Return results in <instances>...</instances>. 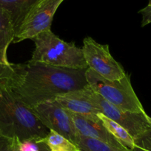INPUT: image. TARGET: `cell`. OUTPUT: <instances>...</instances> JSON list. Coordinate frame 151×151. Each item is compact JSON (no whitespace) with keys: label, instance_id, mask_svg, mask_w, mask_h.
I'll use <instances>...</instances> for the list:
<instances>
[{"label":"cell","instance_id":"obj_13","mask_svg":"<svg viewBox=\"0 0 151 151\" xmlns=\"http://www.w3.org/2000/svg\"><path fill=\"white\" fill-rule=\"evenodd\" d=\"M98 116H99V119L102 121L105 128L107 130L110 134H112L118 142H120L129 150L132 151L133 150L135 146L134 139L132 137V136L129 134L127 130L124 129L119 124L114 122L110 118L107 117L102 114L99 113L98 114Z\"/></svg>","mask_w":151,"mask_h":151},{"label":"cell","instance_id":"obj_9","mask_svg":"<svg viewBox=\"0 0 151 151\" xmlns=\"http://www.w3.org/2000/svg\"><path fill=\"white\" fill-rule=\"evenodd\" d=\"M70 113L78 135L99 140L120 150L130 151L108 132L98 115L89 116Z\"/></svg>","mask_w":151,"mask_h":151},{"label":"cell","instance_id":"obj_17","mask_svg":"<svg viewBox=\"0 0 151 151\" xmlns=\"http://www.w3.org/2000/svg\"><path fill=\"white\" fill-rule=\"evenodd\" d=\"M41 139H32L20 141L18 139H14L13 151H39L41 142Z\"/></svg>","mask_w":151,"mask_h":151},{"label":"cell","instance_id":"obj_10","mask_svg":"<svg viewBox=\"0 0 151 151\" xmlns=\"http://www.w3.org/2000/svg\"><path fill=\"white\" fill-rule=\"evenodd\" d=\"M62 108L68 111L83 116H97L100 111L90 96L89 86L82 89L61 94L55 99Z\"/></svg>","mask_w":151,"mask_h":151},{"label":"cell","instance_id":"obj_3","mask_svg":"<svg viewBox=\"0 0 151 151\" xmlns=\"http://www.w3.org/2000/svg\"><path fill=\"white\" fill-rule=\"evenodd\" d=\"M32 40L35 49L29 61L67 69H88L81 48L74 42L63 41L51 29L38 34Z\"/></svg>","mask_w":151,"mask_h":151},{"label":"cell","instance_id":"obj_6","mask_svg":"<svg viewBox=\"0 0 151 151\" xmlns=\"http://www.w3.org/2000/svg\"><path fill=\"white\" fill-rule=\"evenodd\" d=\"M65 0H41L22 22L15 35L13 43H19L26 39H33L38 34L51 29L53 17Z\"/></svg>","mask_w":151,"mask_h":151},{"label":"cell","instance_id":"obj_18","mask_svg":"<svg viewBox=\"0 0 151 151\" xmlns=\"http://www.w3.org/2000/svg\"><path fill=\"white\" fill-rule=\"evenodd\" d=\"M14 139L0 134V151H13Z\"/></svg>","mask_w":151,"mask_h":151},{"label":"cell","instance_id":"obj_15","mask_svg":"<svg viewBox=\"0 0 151 151\" xmlns=\"http://www.w3.org/2000/svg\"><path fill=\"white\" fill-rule=\"evenodd\" d=\"M75 144L81 151H122L102 141L80 135L77 137Z\"/></svg>","mask_w":151,"mask_h":151},{"label":"cell","instance_id":"obj_5","mask_svg":"<svg viewBox=\"0 0 151 151\" xmlns=\"http://www.w3.org/2000/svg\"><path fill=\"white\" fill-rule=\"evenodd\" d=\"M81 50L88 69L105 79L118 81L127 75L123 66L111 55L108 44H99L87 37Z\"/></svg>","mask_w":151,"mask_h":151},{"label":"cell","instance_id":"obj_16","mask_svg":"<svg viewBox=\"0 0 151 151\" xmlns=\"http://www.w3.org/2000/svg\"><path fill=\"white\" fill-rule=\"evenodd\" d=\"M134 143L132 151H151V125L134 139Z\"/></svg>","mask_w":151,"mask_h":151},{"label":"cell","instance_id":"obj_4","mask_svg":"<svg viewBox=\"0 0 151 151\" xmlns=\"http://www.w3.org/2000/svg\"><path fill=\"white\" fill-rule=\"evenodd\" d=\"M85 75L91 89L110 104L128 111H145L133 90L128 75L118 81L105 79L90 69L86 70Z\"/></svg>","mask_w":151,"mask_h":151},{"label":"cell","instance_id":"obj_12","mask_svg":"<svg viewBox=\"0 0 151 151\" xmlns=\"http://www.w3.org/2000/svg\"><path fill=\"white\" fill-rule=\"evenodd\" d=\"M41 0H0V7L10 15L16 33L29 12Z\"/></svg>","mask_w":151,"mask_h":151},{"label":"cell","instance_id":"obj_7","mask_svg":"<svg viewBox=\"0 0 151 151\" xmlns=\"http://www.w3.org/2000/svg\"><path fill=\"white\" fill-rule=\"evenodd\" d=\"M31 110L49 131L61 134L75 144L78 134L70 113L62 108L56 100L38 104L33 107Z\"/></svg>","mask_w":151,"mask_h":151},{"label":"cell","instance_id":"obj_20","mask_svg":"<svg viewBox=\"0 0 151 151\" xmlns=\"http://www.w3.org/2000/svg\"><path fill=\"white\" fill-rule=\"evenodd\" d=\"M40 142V141H39ZM39 151H50L49 149L47 148V146L44 144V143L41 142V148H40Z\"/></svg>","mask_w":151,"mask_h":151},{"label":"cell","instance_id":"obj_19","mask_svg":"<svg viewBox=\"0 0 151 151\" xmlns=\"http://www.w3.org/2000/svg\"><path fill=\"white\" fill-rule=\"evenodd\" d=\"M139 13L142 16V24H141L142 27L151 23V5L147 4L146 7L139 10Z\"/></svg>","mask_w":151,"mask_h":151},{"label":"cell","instance_id":"obj_11","mask_svg":"<svg viewBox=\"0 0 151 151\" xmlns=\"http://www.w3.org/2000/svg\"><path fill=\"white\" fill-rule=\"evenodd\" d=\"M16 35L10 15L5 9L0 7V65L9 66L7 49L13 42Z\"/></svg>","mask_w":151,"mask_h":151},{"label":"cell","instance_id":"obj_2","mask_svg":"<svg viewBox=\"0 0 151 151\" xmlns=\"http://www.w3.org/2000/svg\"><path fill=\"white\" fill-rule=\"evenodd\" d=\"M49 131L16 96L0 65V134L22 141L42 139Z\"/></svg>","mask_w":151,"mask_h":151},{"label":"cell","instance_id":"obj_1","mask_svg":"<svg viewBox=\"0 0 151 151\" xmlns=\"http://www.w3.org/2000/svg\"><path fill=\"white\" fill-rule=\"evenodd\" d=\"M4 67L13 91L30 109L88 86L87 69H67L30 61Z\"/></svg>","mask_w":151,"mask_h":151},{"label":"cell","instance_id":"obj_14","mask_svg":"<svg viewBox=\"0 0 151 151\" xmlns=\"http://www.w3.org/2000/svg\"><path fill=\"white\" fill-rule=\"evenodd\" d=\"M39 141L44 143L50 151H81L76 145L53 131H49L48 134Z\"/></svg>","mask_w":151,"mask_h":151},{"label":"cell","instance_id":"obj_8","mask_svg":"<svg viewBox=\"0 0 151 151\" xmlns=\"http://www.w3.org/2000/svg\"><path fill=\"white\" fill-rule=\"evenodd\" d=\"M92 100L101 114L119 124L128 131L133 139L151 125V117L144 112H131L123 110L102 98L90 88Z\"/></svg>","mask_w":151,"mask_h":151},{"label":"cell","instance_id":"obj_21","mask_svg":"<svg viewBox=\"0 0 151 151\" xmlns=\"http://www.w3.org/2000/svg\"><path fill=\"white\" fill-rule=\"evenodd\" d=\"M148 4H149V5H151V0H149V2H148Z\"/></svg>","mask_w":151,"mask_h":151}]
</instances>
